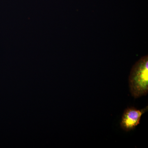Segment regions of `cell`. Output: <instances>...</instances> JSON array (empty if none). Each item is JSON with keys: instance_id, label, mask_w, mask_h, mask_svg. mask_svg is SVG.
I'll return each mask as SVG.
<instances>
[{"instance_id": "6da1fadb", "label": "cell", "mask_w": 148, "mask_h": 148, "mask_svg": "<svg viewBox=\"0 0 148 148\" xmlns=\"http://www.w3.org/2000/svg\"><path fill=\"white\" fill-rule=\"evenodd\" d=\"M130 91L135 98L148 94V56L138 60L132 67L129 77Z\"/></svg>"}, {"instance_id": "7a4b0ae2", "label": "cell", "mask_w": 148, "mask_h": 148, "mask_svg": "<svg viewBox=\"0 0 148 148\" xmlns=\"http://www.w3.org/2000/svg\"><path fill=\"white\" fill-rule=\"evenodd\" d=\"M146 110V108L139 110L134 108L125 109L122 116L121 127L126 131L134 129L140 124L141 117Z\"/></svg>"}]
</instances>
